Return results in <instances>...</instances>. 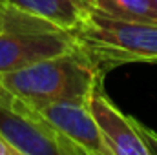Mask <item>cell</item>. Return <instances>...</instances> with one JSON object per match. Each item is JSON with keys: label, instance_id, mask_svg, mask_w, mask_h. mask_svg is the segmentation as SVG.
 Returning <instances> with one entry per match:
<instances>
[{"label": "cell", "instance_id": "cell-1", "mask_svg": "<svg viewBox=\"0 0 157 155\" xmlns=\"http://www.w3.org/2000/svg\"><path fill=\"white\" fill-rule=\"evenodd\" d=\"M102 77L104 71L77 49L0 73V91L29 106L86 100Z\"/></svg>", "mask_w": 157, "mask_h": 155}, {"label": "cell", "instance_id": "cell-2", "mask_svg": "<svg viewBox=\"0 0 157 155\" xmlns=\"http://www.w3.org/2000/svg\"><path fill=\"white\" fill-rule=\"evenodd\" d=\"M73 37L102 71L128 62L157 64V24L152 22H128L93 11Z\"/></svg>", "mask_w": 157, "mask_h": 155}, {"label": "cell", "instance_id": "cell-3", "mask_svg": "<svg viewBox=\"0 0 157 155\" xmlns=\"http://www.w3.org/2000/svg\"><path fill=\"white\" fill-rule=\"evenodd\" d=\"M0 135L18 155H84L20 99L0 91Z\"/></svg>", "mask_w": 157, "mask_h": 155}, {"label": "cell", "instance_id": "cell-4", "mask_svg": "<svg viewBox=\"0 0 157 155\" xmlns=\"http://www.w3.org/2000/svg\"><path fill=\"white\" fill-rule=\"evenodd\" d=\"M77 49L80 47L73 33L42 18H31L0 31V73Z\"/></svg>", "mask_w": 157, "mask_h": 155}, {"label": "cell", "instance_id": "cell-5", "mask_svg": "<svg viewBox=\"0 0 157 155\" xmlns=\"http://www.w3.org/2000/svg\"><path fill=\"white\" fill-rule=\"evenodd\" d=\"M31 108L46 122H49L62 137L77 144L84 155H112L90 110V99L59 100Z\"/></svg>", "mask_w": 157, "mask_h": 155}, {"label": "cell", "instance_id": "cell-6", "mask_svg": "<svg viewBox=\"0 0 157 155\" xmlns=\"http://www.w3.org/2000/svg\"><path fill=\"white\" fill-rule=\"evenodd\" d=\"M90 110L112 155H150L144 142V126L133 117L124 115L108 99L102 80L90 95Z\"/></svg>", "mask_w": 157, "mask_h": 155}, {"label": "cell", "instance_id": "cell-7", "mask_svg": "<svg viewBox=\"0 0 157 155\" xmlns=\"http://www.w3.org/2000/svg\"><path fill=\"white\" fill-rule=\"evenodd\" d=\"M7 6L42 18L64 31L77 33L90 20L93 7L86 0H4Z\"/></svg>", "mask_w": 157, "mask_h": 155}, {"label": "cell", "instance_id": "cell-8", "mask_svg": "<svg viewBox=\"0 0 157 155\" xmlns=\"http://www.w3.org/2000/svg\"><path fill=\"white\" fill-rule=\"evenodd\" d=\"M93 11L119 20L157 24V11L152 0H93Z\"/></svg>", "mask_w": 157, "mask_h": 155}, {"label": "cell", "instance_id": "cell-9", "mask_svg": "<svg viewBox=\"0 0 157 155\" xmlns=\"http://www.w3.org/2000/svg\"><path fill=\"white\" fill-rule=\"evenodd\" d=\"M7 15H9V7L4 0H0V31L7 28Z\"/></svg>", "mask_w": 157, "mask_h": 155}, {"label": "cell", "instance_id": "cell-10", "mask_svg": "<svg viewBox=\"0 0 157 155\" xmlns=\"http://www.w3.org/2000/svg\"><path fill=\"white\" fill-rule=\"evenodd\" d=\"M0 155H18V152L0 135Z\"/></svg>", "mask_w": 157, "mask_h": 155}, {"label": "cell", "instance_id": "cell-11", "mask_svg": "<svg viewBox=\"0 0 157 155\" xmlns=\"http://www.w3.org/2000/svg\"><path fill=\"white\" fill-rule=\"evenodd\" d=\"M152 4H154V7H155V11H157V0H152Z\"/></svg>", "mask_w": 157, "mask_h": 155}, {"label": "cell", "instance_id": "cell-12", "mask_svg": "<svg viewBox=\"0 0 157 155\" xmlns=\"http://www.w3.org/2000/svg\"><path fill=\"white\" fill-rule=\"evenodd\" d=\"M86 2H88V4H91V7H93V0H86Z\"/></svg>", "mask_w": 157, "mask_h": 155}]
</instances>
